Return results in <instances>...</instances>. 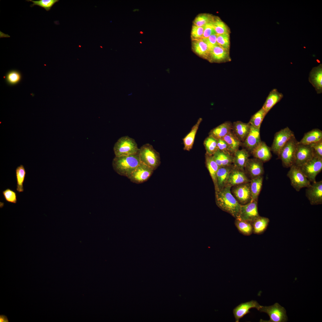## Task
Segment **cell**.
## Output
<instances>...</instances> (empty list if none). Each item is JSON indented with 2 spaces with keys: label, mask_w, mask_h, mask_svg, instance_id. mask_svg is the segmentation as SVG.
<instances>
[{
  "label": "cell",
  "mask_w": 322,
  "mask_h": 322,
  "mask_svg": "<svg viewBox=\"0 0 322 322\" xmlns=\"http://www.w3.org/2000/svg\"><path fill=\"white\" fill-rule=\"evenodd\" d=\"M231 187L225 186L221 190L215 191L216 202L222 210L235 218H239L241 205L232 194Z\"/></svg>",
  "instance_id": "6da1fadb"
},
{
  "label": "cell",
  "mask_w": 322,
  "mask_h": 322,
  "mask_svg": "<svg viewBox=\"0 0 322 322\" xmlns=\"http://www.w3.org/2000/svg\"><path fill=\"white\" fill-rule=\"evenodd\" d=\"M140 163L138 151L134 154L115 156L113 160L112 165L118 174L129 178Z\"/></svg>",
  "instance_id": "7a4b0ae2"
},
{
  "label": "cell",
  "mask_w": 322,
  "mask_h": 322,
  "mask_svg": "<svg viewBox=\"0 0 322 322\" xmlns=\"http://www.w3.org/2000/svg\"><path fill=\"white\" fill-rule=\"evenodd\" d=\"M139 153L141 162L153 170L156 169L160 163V155L149 143H146L139 148Z\"/></svg>",
  "instance_id": "3957f363"
},
{
  "label": "cell",
  "mask_w": 322,
  "mask_h": 322,
  "mask_svg": "<svg viewBox=\"0 0 322 322\" xmlns=\"http://www.w3.org/2000/svg\"><path fill=\"white\" fill-rule=\"evenodd\" d=\"M116 157L134 154L139 151L137 145L135 140L128 136L120 138L115 143L113 148Z\"/></svg>",
  "instance_id": "277c9868"
},
{
  "label": "cell",
  "mask_w": 322,
  "mask_h": 322,
  "mask_svg": "<svg viewBox=\"0 0 322 322\" xmlns=\"http://www.w3.org/2000/svg\"><path fill=\"white\" fill-rule=\"evenodd\" d=\"M298 143L294 136L287 142L279 151L278 156L284 167L290 168L294 164Z\"/></svg>",
  "instance_id": "5b68a950"
},
{
  "label": "cell",
  "mask_w": 322,
  "mask_h": 322,
  "mask_svg": "<svg viewBox=\"0 0 322 322\" xmlns=\"http://www.w3.org/2000/svg\"><path fill=\"white\" fill-rule=\"evenodd\" d=\"M287 176L290 179L291 185L297 191L303 188L308 187L311 184L300 168L295 165L290 167Z\"/></svg>",
  "instance_id": "8992f818"
},
{
  "label": "cell",
  "mask_w": 322,
  "mask_h": 322,
  "mask_svg": "<svg viewBox=\"0 0 322 322\" xmlns=\"http://www.w3.org/2000/svg\"><path fill=\"white\" fill-rule=\"evenodd\" d=\"M299 167L309 181L314 182L317 176L322 170V158L315 154L311 159Z\"/></svg>",
  "instance_id": "52a82bcc"
},
{
  "label": "cell",
  "mask_w": 322,
  "mask_h": 322,
  "mask_svg": "<svg viewBox=\"0 0 322 322\" xmlns=\"http://www.w3.org/2000/svg\"><path fill=\"white\" fill-rule=\"evenodd\" d=\"M259 311L266 313L270 317L269 320L261 319L260 322H284L288 320L285 309L277 303L270 306H261Z\"/></svg>",
  "instance_id": "ba28073f"
},
{
  "label": "cell",
  "mask_w": 322,
  "mask_h": 322,
  "mask_svg": "<svg viewBox=\"0 0 322 322\" xmlns=\"http://www.w3.org/2000/svg\"><path fill=\"white\" fill-rule=\"evenodd\" d=\"M293 132L286 127L276 132L275 134L271 150L278 156L279 151L287 142L294 136Z\"/></svg>",
  "instance_id": "9c48e42d"
},
{
  "label": "cell",
  "mask_w": 322,
  "mask_h": 322,
  "mask_svg": "<svg viewBox=\"0 0 322 322\" xmlns=\"http://www.w3.org/2000/svg\"><path fill=\"white\" fill-rule=\"evenodd\" d=\"M315 154L314 150L310 145L298 143L294 165L300 167L311 159Z\"/></svg>",
  "instance_id": "30bf717a"
},
{
  "label": "cell",
  "mask_w": 322,
  "mask_h": 322,
  "mask_svg": "<svg viewBox=\"0 0 322 322\" xmlns=\"http://www.w3.org/2000/svg\"><path fill=\"white\" fill-rule=\"evenodd\" d=\"M231 192L241 205L247 204L252 200L250 182L233 186Z\"/></svg>",
  "instance_id": "8fae6325"
},
{
  "label": "cell",
  "mask_w": 322,
  "mask_h": 322,
  "mask_svg": "<svg viewBox=\"0 0 322 322\" xmlns=\"http://www.w3.org/2000/svg\"><path fill=\"white\" fill-rule=\"evenodd\" d=\"M306 196L312 205L322 203V181H315L306 190Z\"/></svg>",
  "instance_id": "7c38bea8"
},
{
  "label": "cell",
  "mask_w": 322,
  "mask_h": 322,
  "mask_svg": "<svg viewBox=\"0 0 322 322\" xmlns=\"http://www.w3.org/2000/svg\"><path fill=\"white\" fill-rule=\"evenodd\" d=\"M153 171L151 168L141 162L128 178L133 183L141 184L148 179Z\"/></svg>",
  "instance_id": "4fadbf2b"
},
{
  "label": "cell",
  "mask_w": 322,
  "mask_h": 322,
  "mask_svg": "<svg viewBox=\"0 0 322 322\" xmlns=\"http://www.w3.org/2000/svg\"><path fill=\"white\" fill-rule=\"evenodd\" d=\"M257 201L251 200L247 204L241 205L239 218L252 223L259 216L258 210Z\"/></svg>",
  "instance_id": "5bb4252c"
},
{
  "label": "cell",
  "mask_w": 322,
  "mask_h": 322,
  "mask_svg": "<svg viewBox=\"0 0 322 322\" xmlns=\"http://www.w3.org/2000/svg\"><path fill=\"white\" fill-rule=\"evenodd\" d=\"M244 171L251 179L263 176L264 173L263 162L254 157L249 158L244 167Z\"/></svg>",
  "instance_id": "9a60e30c"
},
{
  "label": "cell",
  "mask_w": 322,
  "mask_h": 322,
  "mask_svg": "<svg viewBox=\"0 0 322 322\" xmlns=\"http://www.w3.org/2000/svg\"><path fill=\"white\" fill-rule=\"evenodd\" d=\"M208 61L211 63H217L230 61L229 50L217 44L210 49Z\"/></svg>",
  "instance_id": "2e32d148"
},
{
  "label": "cell",
  "mask_w": 322,
  "mask_h": 322,
  "mask_svg": "<svg viewBox=\"0 0 322 322\" xmlns=\"http://www.w3.org/2000/svg\"><path fill=\"white\" fill-rule=\"evenodd\" d=\"M261 306L256 301L253 300L240 304L235 308L233 310L235 322H239L240 319L250 313V310L251 309L256 308L259 311Z\"/></svg>",
  "instance_id": "e0dca14e"
},
{
  "label": "cell",
  "mask_w": 322,
  "mask_h": 322,
  "mask_svg": "<svg viewBox=\"0 0 322 322\" xmlns=\"http://www.w3.org/2000/svg\"><path fill=\"white\" fill-rule=\"evenodd\" d=\"M250 181V180L248 178L244 171L236 168L233 165L225 186L231 188L236 185L249 182Z\"/></svg>",
  "instance_id": "ac0fdd59"
},
{
  "label": "cell",
  "mask_w": 322,
  "mask_h": 322,
  "mask_svg": "<svg viewBox=\"0 0 322 322\" xmlns=\"http://www.w3.org/2000/svg\"><path fill=\"white\" fill-rule=\"evenodd\" d=\"M261 141L260 129L250 125L249 132L242 144L245 149L250 152Z\"/></svg>",
  "instance_id": "d6986e66"
},
{
  "label": "cell",
  "mask_w": 322,
  "mask_h": 322,
  "mask_svg": "<svg viewBox=\"0 0 322 322\" xmlns=\"http://www.w3.org/2000/svg\"><path fill=\"white\" fill-rule=\"evenodd\" d=\"M309 81L314 87L316 92L320 94L322 92V66L320 64L313 68L310 71Z\"/></svg>",
  "instance_id": "ffe728a7"
},
{
  "label": "cell",
  "mask_w": 322,
  "mask_h": 322,
  "mask_svg": "<svg viewBox=\"0 0 322 322\" xmlns=\"http://www.w3.org/2000/svg\"><path fill=\"white\" fill-rule=\"evenodd\" d=\"M270 148L264 142L261 141L250 152L254 158L264 162L270 160L272 157Z\"/></svg>",
  "instance_id": "44dd1931"
},
{
  "label": "cell",
  "mask_w": 322,
  "mask_h": 322,
  "mask_svg": "<svg viewBox=\"0 0 322 322\" xmlns=\"http://www.w3.org/2000/svg\"><path fill=\"white\" fill-rule=\"evenodd\" d=\"M250 126L249 123L236 121L232 124V131L240 141L243 142L249 132Z\"/></svg>",
  "instance_id": "7402d4cb"
},
{
  "label": "cell",
  "mask_w": 322,
  "mask_h": 322,
  "mask_svg": "<svg viewBox=\"0 0 322 322\" xmlns=\"http://www.w3.org/2000/svg\"><path fill=\"white\" fill-rule=\"evenodd\" d=\"M249 152L245 149H239L234 154L233 164L234 167L244 171V168L249 159Z\"/></svg>",
  "instance_id": "603a6c76"
},
{
  "label": "cell",
  "mask_w": 322,
  "mask_h": 322,
  "mask_svg": "<svg viewBox=\"0 0 322 322\" xmlns=\"http://www.w3.org/2000/svg\"><path fill=\"white\" fill-rule=\"evenodd\" d=\"M283 97V94L277 89H273L269 93L262 108L267 114Z\"/></svg>",
  "instance_id": "cb8c5ba5"
},
{
  "label": "cell",
  "mask_w": 322,
  "mask_h": 322,
  "mask_svg": "<svg viewBox=\"0 0 322 322\" xmlns=\"http://www.w3.org/2000/svg\"><path fill=\"white\" fill-rule=\"evenodd\" d=\"M192 49L193 51L199 56L208 60L210 50L207 44L202 38L193 40Z\"/></svg>",
  "instance_id": "d4e9b609"
},
{
  "label": "cell",
  "mask_w": 322,
  "mask_h": 322,
  "mask_svg": "<svg viewBox=\"0 0 322 322\" xmlns=\"http://www.w3.org/2000/svg\"><path fill=\"white\" fill-rule=\"evenodd\" d=\"M205 164L213 182L215 191H218L216 174L219 167L214 160L213 155H209L206 154Z\"/></svg>",
  "instance_id": "484cf974"
},
{
  "label": "cell",
  "mask_w": 322,
  "mask_h": 322,
  "mask_svg": "<svg viewBox=\"0 0 322 322\" xmlns=\"http://www.w3.org/2000/svg\"><path fill=\"white\" fill-rule=\"evenodd\" d=\"M232 124L230 122H225L211 130L209 135L216 139H222L232 131Z\"/></svg>",
  "instance_id": "4316f807"
},
{
  "label": "cell",
  "mask_w": 322,
  "mask_h": 322,
  "mask_svg": "<svg viewBox=\"0 0 322 322\" xmlns=\"http://www.w3.org/2000/svg\"><path fill=\"white\" fill-rule=\"evenodd\" d=\"M322 140V131L318 129H313L306 133L298 143L310 145Z\"/></svg>",
  "instance_id": "83f0119b"
},
{
  "label": "cell",
  "mask_w": 322,
  "mask_h": 322,
  "mask_svg": "<svg viewBox=\"0 0 322 322\" xmlns=\"http://www.w3.org/2000/svg\"><path fill=\"white\" fill-rule=\"evenodd\" d=\"M233 166L231 165L219 167L216 174L217 186L219 191L225 185L230 172Z\"/></svg>",
  "instance_id": "f1b7e54d"
},
{
  "label": "cell",
  "mask_w": 322,
  "mask_h": 322,
  "mask_svg": "<svg viewBox=\"0 0 322 322\" xmlns=\"http://www.w3.org/2000/svg\"><path fill=\"white\" fill-rule=\"evenodd\" d=\"M222 139L227 143L230 153L233 156L234 153L239 149L242 144V142L235 135L232 131Z\"/></svg>",
  "instance_id": "f546056e"
},
{
  "label": "cell",
  "mask_w": 322,
  "mask_h": 322,
  "mask_svg": "<svg viewBox=\"0 0 322 322\" xmlns=\"http://www.w3.org/2000/svg\"><path fill=\"white\" fill-rule=\"evenodd\" d=\"M202 121V118L199 119L190 132L183 139L184 150L189 151L192 148L196 135Z\"/></svg>",
  "instance_id": "4dcf8cb0"
},
{
  "label": "cell",
  "mask_w": 322,
  "mask_h": 322,
  "mask_svg": "<svg viewBox=\"0 0 322 322\" xmlns=\"http://www.w3.org/2000/svg\"><path fill=\"white\" fill-rule=\"evenodd\" d=\"M213 155L219 167L233 164V157L230 154L218 150Z\"/></svg>",
  "instance_id": "1f68e13d"
},
{
  "label": "cell",
  "mask_w": 322,
  "mask_h": 322,
  "mask_svg": "<svg viewBox=\"0 0 322 322\" xmlns=\"http://www.w3.org/2000/svg\"><path fill=\"white\" fill-rule=\"evenodd\" d=\"M263 180V176H259L250 180V186L252 200L258 201V196L262 188Z\"/></svg>",
  "instance_id": "d6a6232c"
},
{
  "label": "cell",
  "mask_w": 322,
  "mask_h": 322,
  "mask_svg": "<svg viewBox=\"0 0 322 322\" xmlns=\"http://www.w3.org/2000/svg\"><path fill=\"white\" fill-rule=\"evenodd\" d=\"M269 221L267 218L258 216L252 222L253 233L258 234L263 233L266 229Z\"/></svg>",
  "instance_id": "836d02e7"
},
{
  "label": "cell",
  "mask_w": 322,
  "mask_h": 322,
  "mask_svg": "<svg viewBox=\"0 0 322 322\" xmlns=\"http://www.w3.org/2000/svg\"><path fill=\"white\" fill-rule=\"evenodd\" d=\"M235 224L239 232L243 235L248 236L253 233L252 224L249 222L238 218L236 219Z\"/></svg>",
  "instance_id": "e575fe53"
},
{
  "label": "cell",
  "mask_w": 322,
  "mask_h": 322,
  "mask_svg": "<svg viewBox=\"0 0 322 322\" xmlns=\"http://www.w3.org/2000/svg\"><path fill=\"white\" fill-rule=\"evenodd\" d=\"M15 171L17 182L16 190L19 193L23 192V183L26 174V170L24 165H21L16 168Z\"/></svg>",
  "instance_id": "d590c367"
},
{
  "label": "cell",
  "mask_w": 322,
  "mask_h": 322,
  "mask_svg": "<svg viewBox=\"0 0 322 322\" xmlns=\"http://www.w3.org/2000/svg\"><path fill=\"white\" fill-rule=\"evenodd\" d=\"M212 23L215 31L217 35L230 34L229 27L218 17L214 16Z\"/></svg>",
  "instance_id": "8d00e7d4"
},
{
  "label": "cell",
  "mask_w": 322,
  "mask_h": 322,
  "mask_svg": "<svg viewBox=\"0 0 322 322\" xmlns=\"http://www.w3.org/2000/svg\"><path fill=\"white\" fill-rule=\"evenodd\" d=\"M267 114L261 108L252 116L248 123L252 126L260 129L262 122Z\"/></svg>",
  "instance_id": "74e56055"
},
{
  "label": "cell",
  "mask_w": 322,
  "mask_h": 322,
  "mask_svg": "<svg viewBox=\"0 0 322 322\" xmlns=\"http://www.w3.org/2000/svg\"><path fill=\"white\" fill-rule=\"evenodd\" d=\"M217 139L209 136L205 140L204 144L206 150V154L213 155L217 150Z\"/></svg>",
  "instance_id": "f35d334b"
},
{
  "label": "cell",
  "mask_w": 322,
  "mask_h": 322,
  "mask_svg": "<svg viewBox=\"0 0 322 322\" xmlns=\"http://www.w3.org/2000/svg\"><path fill=\"white\" fill-rule=\"evenodd\" d=\"M214 16L208 13L199 14L194 19L193 24L198 27L204 26L206 24L212 21Z\"/></svg>",
  "instance_id": "ab89813d"
},
{
  "label": "cell",
  "mask_w": 322,
  "mask_h": 322,
  "mask_svg": "<svg viewBox=\"0 0 322 322\" xmlns=\"http://www.w3.org/2000/svg\"><path fill=\"white\" fill-rule=\"evenodd\" d=\"M26 1H30L33 3V4L30 5L31 7H33L35 5H37L44 8L47 11H48L50 10L55 4L58 2L59 0H39L37 1H33L32 0H26Z\"/></svg>",
  "instance_id": "60d3db41"
},
{
  "label": "cell",
  "mask_w": 322,
  "mask_h": 322,
  "mask_svg": "<svg viewBox=\"0 0 322 322\" xmlns=\"http://www.w3.org/2000/svg\"><path fill=\"white\" fill-rule=\"evenodd\" d=\"M230 38L229 34L217 35L216 40L217 44L223 48L229 50Z\"/></svg>",
  "instance_id": "b9f144b4"
},
{
  "label": "cell",
  "mask_w": 322,
  "mask_h": 322,
  "mask_svg": "<svg viewBox=\"0 0 322 322\" xmlns=\"http://www.w3.org/2000/svg\"><path fill=\"white\" fill-rule=\"evenodd\" d=\"M5 200L7 202L16 204L17 202L16 193L14 191L7 188L2 192Z\"/></svg>",
  "instance_id": "7bdbcfd3"
},
{
  "label": "cell",
  "mask_w": 322,
  "mask_h": 322,
  "mask_svg": "<svg viewBox=\"0 0 322 322\" xmlns=\"http://www.w3.org/2000/svg\"><path fill=\"white\" fill-rule=\"evenodd\" d=\"M204 29V26L198 27L193 24L191 32L192 40H199L203 38Z\"/></svg>",
  "instance_id": "ee69618b"
},
{
  "label": "cell",
  "mask_w": 322,
  "mask_h": 322,
  "mask_svg": "<svg viewBox=\"0 0 322 322\" xmlns=\"http://www.w3.org/2000/svg\"><path fill=\"white\" fill-rule=\"evenodd\" d=\"M21 78L20 73L18 71L14 70L10 71L6 76V79L7 82L12 85L16 84L18 82Z\"/></svg>",
  "instance_id": "f6af8a7d"
},
{
  "label": "cell",
  "mask_w": 322,
  "mask_h": 322,
  "mask_svg": "<svg viewBox=\"0 0 322 322\" xmlns=\"http://www.w3.org/2000/svg\"><path fill=\"white\" fill-rule=\"evenodd\" d=\"M217 35L216 34L214 33L208 38H202L207 44L210 50L214 46L217 44L216 41Z\"/></svg>",
  "instance_id": "bcb514c9"
},
{
  "label": "cell",
  "mask_w": 322,
  "mask_h": 322,
  "mask_svg": "<svg viewBox=\"0 0 322 322\" xmlns=\"http://www.w3.org/2000/svg\"><path fill=\"white\" fill-rule=\"evenodd\" d=\"M310 145L313 149L315 154L322 158V140Z\"/></svg>",
  "instance_id": "7dc6e473"
},
{
  "label": "cell",
  "mask_w": 322,
  "mask_h": 322,
  "mask_svg": "<svg viewBox=\"0 0 322 322\" xmlns=\"http://www.w3.org/2000/svg\"><path fill=\"white\" fill-rule=\"evenodd\" d=\"M217 148L218 150L219 151L231 154L227 143L222 139H217Z\"/></svg>",
  "instance_id": "c3c4849f"
},
{
  "label": "cell",
  "mask_w": 322,
  "mask_h": 322,
  "mask_svg": "<svg viewBox=\"0 0 322 322\" xmlns=\"http://www.w3.org/2000/svg\"><path fill=\"white\" fill-rule=\"evenodd\" d=\"M212 22L204 26L203 38H208L211 35L216 33L213 28Z\"/></svg>",
  "instance_id": "681fc988"
},
{
  "label": "cell",
  "mask_w": 322,
  "mask_h": 322,
  "mask_svg": "<svg viewBox=\"0 0 322 322\" xmlns=\"http://www.w3.org/2000/svg\"><path fill=\"white\" fill-rule=\"evenodd\" d=\"M0 322H9L6 316L4 315H0Z\"/></svg>",
  "instance_id": "f907efd6"
},
{
  "label": "cell",
  "mask_w": 322,
  "mask_h": 322,
  "mask_svg": "<svg viewBox=\"0 0 322 322\" xmlns=\"http://www.w3.org/2000/svg\"><path fill=\"white\" fill-rule=\"evenodd\" d=\"M139 33H140V34H141V35H142V34H143V32H142V31H140V32H139Z\"/></svg>",
  "instance_id": "816d5d0a"
},
{
  "label": "cell",
  "mask_w": 322,
  "mask_h": 322,
  "mask_svg": "<svg viewBox=\"0 0 322 322\" xmlns=\"http://www.w3.org/2000/svg\"><path fill=\"white\" fill-rule=\"evenodd\" d=\"M140 44H142V42H141V41H140Z\"/></svg>",
  "instance_id": "f5cc1de1"
}]
</instances>
